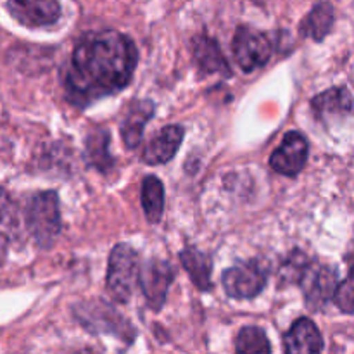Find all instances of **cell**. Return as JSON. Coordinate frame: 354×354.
<instances>
[{
  "label": "cell",
  "mask_w": 354,
  "mask_h": 354,
  "mask_svg": "<svg viewBox=\"0 0 354 354\" xmlns=\"http://www.w3.org/2000/svg\"><path fill=\"white\" fill-rule=\"evenodd\" d=\"M137 66L133 41L118 31L86 35L73 52L66 75V92L71 102L88 106L92 100L120 92L130 83Z\"/></svg>",
  "instance_id": "cell-1"
},
{
  "label": "cell",
  "mask_w": 354,
  "mask_h": 354,
  "mask_svg": "<svg viewBox=\"0 0 354 354\" xmlns=\"http://www.w3.org/2000/svg\"><path fill=\"white\" fill-rule=\"evenodd\" d=\"M138 254L131 245L118 244L109 256L107 266V292L118 303H127L138 282Z\"/></svg>",
  "instance_id": "cell-2"
},
{
  "label": "cell",
  "mask_w": 354,
  "mask_h": 354,
  "mask_svg": "<svg viewBox=\"0 0 354 354\" xmlns=\"http://www.w3.org/2000/svg\"><path fill=\"white\" fill-rule=\"evenodd\" d=\"M26 223L35 241L40 245H50L61 230V213L55 192H41L31 199L26 211Z\"/></svg>",
  "instance_id": "cell-3"
},
{
  "label": "cell",
  "mask_w": 354,
  "mask_h": 354,
  "mask_svg": "<svg viewBox=\"0 0 354 354\" xmlns=\"http://www.w3.org/2000/svg\"><path fill=\"white\" fill-rule=\"evenodd\" d=\"M223 289L234 299H252L263 290L266 273L258 261H241L223 273Z\"/></svg>",
  "instance_id": "cell-4"
},
{
  "label": "cell",
  "mask_w": 354,
  "mask_h": 354,
  "mask_svg": "<svg viewBox=\"0 0 354 354\" xmlns=\"http://www.w3.org/2000/svg\"><path fill=\"white\" fill-rule=\"evenodd\" d=\"M234 55L244 71L251 73L261 68L272 57V44L268 38L252 28L241 26L234 37Z\"/></svg>",
  "instance_id": "cell-5"
},
{
  "label": "cell",
  "mask_w": 354,
  "mask_h": 354,
  "mask_svg": "<svg viewBox=\"0 0 354 354\" xmlns=\"http://www.w3.org/2000/svg\"><path fill=\"white\" fill-rule=\"evenodd\" d=\"M301 287H303L306 303L311 308H324L337 290V272L330 266L306 265L301 272Z\"/></svg>",
  "instance_id": "cell-6"
},
{
  "label": "cell",
  "mask_w": 354,
  "mask_h": 354,
  "mask_svg": "<svg viewBox=\"0 0 354 354\" xmlns=\"http://www.w3.org/2000/svg\"><path fill=\"white\" fill-rule=\"evenodd\" d=\"M308 152H310V147H308L306 137H303L299 131H290L286 135L280 147L272 154L270 166L280 175L296 176L303 171L306 165Z\"/></svg>",
  "instance_id": "cell-7"
},
{
  "label": "cell",
  "mask_w": 354,
  "mask_h": 354,
  "mask_svg": "<svg viewBox=\"0 0 354 354\" xmlns=\"http://www.w3.org/2000/svg\"><path fill=\"white\" fill-rule=\"evenodd\" d=\"M173 275L175 273H173L169 263L161 261V259H151V261L145 263L140 275H138V283L144 290L149 306L159 310L165 304Z\"/></svg>",
  "instance_id": "cell-8"
},
{
  "label": "cell",
  "mask_w": 354,
  "mask_h": 354,
  "mask_svg": "<svg viewBox=\"0 0 354 354\" xmlns=\"http://www.w3.org/2000/svg\"><path fill=\"white\" fill-rule=\"evenodd\" d=\"M7 9L14 19L31 28L54 24L61 16L57 0H7Z\"/></svg>",
  "instance_id": "cell-9"
},
{
  "label": "cell",
  "mask_w": 354,
  "mask_h": 354,
  "mask_svg": "<svg viewBox=\"0 0 354 354\" xmlns=\"http://www.w3.org/2000/svg\"><path fill=\"white\" fill-rule=\"evenodd\" d=\"M183 138V128L171 124V127H166L162 130H159L156 133V137L152 138L147 144V147L144 149V154L142 159L147 165H162V162L171 161L173 156L178 151L180 144H182Z\"/></svg>",
  "instance_id": "cell-10"
},
{
  "label": "cell",
  "mask_w": 354,
  "mask_h": 354,
  "mask_svg": "<svg viewBox=\"0 0 354 354\" xmlns=\"http://www.w3.org/2000/svg\"><path fill=\"white\" fill-rule=\"evenodd\" d=\"M283 349L290 354L320 353L324 349V339L310 318H299L286 335Z\"/></svg>",
  "instance_id": "cell-11"
},
{
  "label": "cell",
  "mask_w": 354,
  "mask_h": 354,
  "mask_svg": "<svg viewBox=\"0 0 354 354\" xmlns=\"http://www.w3.org/2000/svg\"><path fill=\"white\" fill-rule=\"evenodd\" d=\"M311 106H313L318 120L322 121H327L330 118L348 116V114L354 113V100L346 88L327 90V92L315 97Z\"/></svg>",
  "instance_id": "cell-12"
},
{
  "label": "cell",
  "mask_w": 354,
  "mask_h": 354,
  "mask_svg": "<svg viewBox=\"0 0 354 354\" xmlns=\"http://www.w3.org/2000/svg\"><path fill=\"white\" fill-rule=\"evenodd\" d=\"M194 61L197 68L206 75L211 73H220L223 76H230V68L221 54V48L218 47L216 40L209 37H197L194 40Z\"/></svg>",
  "instance_id": "cell-13"
},
{
  "label": "cell",
  "mask_w": 354,
  "mask_h": 354,
  "mask_svg": "<svg viewBox=\"0 0 354 354\" xmlns=\"http://www.w3.org/2000/svg\"><path fill=\"white\" fill-rule=\"evenodd\" d=\"M152 113H154V106L149 100L133 102L130 109L127 111L123 123H121V137H123V142L127 144L128 149H133L140 144L144 127L151 120Z\"/></svg>",
  "instance_id": "cell-14"
},
{
  "label": "cell",
  "mask_w": 354,
  "mask_h": 354,
  "mask_svg": "<svg viewBox=\"0 0 354 354\" xmlns=\"http://www.w3.org/2000/svg\"><path fill=\"white\" fill-rule=\"evenodd\" d=\"M332 26H334V7L328 2H320L301 21L299 31L304 38L320 41L330 33Z\"/></svg>",
  "instance_id": "cell-15"
},
{
  "label": "cell",
  "mask_w": 354,
  "mask_h": 354,
  "mask_svg": "<svg viewBox=\"0 0 354 354\" xmlns=\"http://www.w3.org/2000/svg\"><path fill=\"white\" fill-rule=\"evenodd\" d=\"M180 261L183 268L189 272L192 282L201 290H207L211 287V259L204 252L197 251L194 248H187L180 252Z\"/></svg>",
  "instance_id": "cell-16"
},
{
  "label": "cell",
  "mask_w": 354,
  "mask_h": 354,
  "mask_svg": "<svg viewBox=\"0 0 354 354\" xmlns=\"http://www.w3.org/2000/svg\"><path fill=\"white\" fill-rule=\"evenodd\" d=\"M142 206L151 223H158L165 209V187L156 176H147L142 183Z\"/></svg>",
  "instance_id": "cell-17"
},
{
  "label": "cell",
  "mask_w": 354,
  "mask_h": 354,
  "mask_svg": "<svg viewBox=\"0 0 354 354\" xmlns=\"http://www.w3.org/2000/svg\"><path fill=\"white\" fill-rule=\"evenodd\" d=\"M235 349L237 353H270L272 348H270V342L266 339L265 332L258 327H245L239 332L237 341H235Z\"/></svg>",
  "instance_id": "cell-18"
},
{
  "label": "cell",
  "mask_w": 354,
  "mask_h": 354,
  "mask_svg": "<svg viewBox=\"0 0 354 354\" xmlns=\"http://www.w3.org/2000/svg\"><path fill=\"white\" fill-rule=\"evenodd\" d=\"M334 301L341 311L348 315L354 313V275H349L348 280L337 286Z\"/></svg>",
  "instance_id": "cell-19"
},
{
  "label": "cell",
  "mask_w": 354,
  "mask_h": 354,
  "mask_svg": "<svg viewBox=\"0 0 354 354\" xmlns=\"http://www.w3.org/2000/svg\"><path fill=\"white\" fill-rule=\"evenodd\" d=\"M351 275H354V266H353V270H351Z\"/></svg>",
  "instance_id": "cell-20"
}]
</instances>
